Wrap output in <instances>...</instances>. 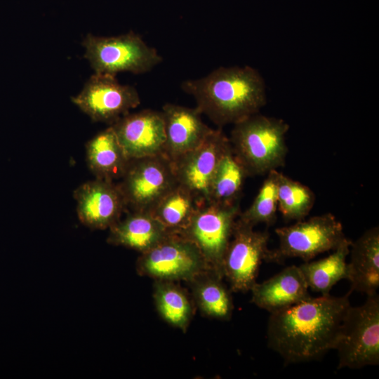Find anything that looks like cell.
I'll return each instance as SVG.
<instances>
[{
  "instance_id": "obj_21",
  "label": "cell",
  "mask_w": 379,
  "mask_h": 379,
  "mask_svg": "<svg viewBox=\"0 0 379 379\" xmlns=\"http://www.w3.org/2000/svg\"><path fill=\"white\" fill-rule=\"evenodd\" d=\"M152 295L160 317L171 326L186 332L196 309L191 294L176 281L154 280Z\"/></svg>"
},
{
  "instance_id": "obj_5",
  "label": "cell",
  "mask_w": 379,
  "mask_h": 379,
  "mask_svg": "<svg viewBox=\"0 0 379 379\" xmlns=\"http://www.w3.org/2000/svg\"><path fill=\"white\" fill-rule=\"evenodd\" d=\"M335 350L338 368L359 369L379 364V296H367L360 306H350Z\"/></svg>"
},
{
  "instance_id": "obj_1",
  "label": "cell",
  "mask_w": 379,
  "mask_h": 379,
  "mask_svg": "<svg viewBox=\"0 0 379 379\" xmlns=\"http://www.w3.org/2000/svg\"><path fill=\"white\" fill-rule=\"evenodd\" d=\"M350 294L310 297L270 313L267 331L269 347L286 363L315 360L335 350L351 305Z\"/></svg>"
},
{
  "instance_id": "obj_16",
  "label": "cell",
  "mask_w": 379,
  "mask_h": 379,
  "mask_svg": "<svg viewBox=\"0 0 379 379\" xmlns=\"http://www.w3.org/2000/svg\"><path fill=\"white\" fill-rule=\"evenodd\" d=\"M308 286L298 266L291 265L251 288V302L273 313L311 297Z\"/></svg>"
},
{
  "instance_id": "obj_7",
  "label": "cell",
  "mask_w": 379,
  "mask_h": 379,
  "mask_svg": "<svg viewBox=\"0 0 379 379\" xmlns=\"http://www.w3.org/2000/svg\"><path fill=\"white\" fill-rule=\"evenodd\" d=\"M240 212L239 202H203L198 206L187 225L178 233L194 244L208 267L222 278L223 257Z\"/></svg>"
},
{
  "instance_id": "obj_2",
  "label": "cell",
  "mask_w": 379,
  "mask_h": 379,
  "mask_svg": "<svg viewBox=\"0 0 379 379\" xmlns=\"http://www.w3.org/2000/svg\"><path fill=\"white\" fill-rule=\"evenodd\" d=\"M181 88L194 97L197 109L219 127L259 113L267 103L264 79L247 65L218 67L201 78L182 81Z\"/></svg>"
},
{
  "instance_id": "obj_22",
  "label": "cell",
  "mask_w": 379,
  "mask_h": 379,
  "mask_svg": "<svg viewBox=\"0 0 379 379\" xmlns=\"http://www.w3.org/2000/svg\"><path fill=\"white\" fill-rule=\"evenodd\" d=\"M352 241L346 238L327 257L316 261H307L298 266L309 288L321 295H328L335 284L341 279H347L346 259Z\"/></svg>"
},
{
  "instance_id": "obj_4",
  "label": "cell",
  "mask_w": 379,
  "mask_h": 379,
  "mask_svg": "<svg viewBox=\"0 0 379 379\" xmlns=\"http://www.w3.org/2000/svg\"><path fill=\"white\" fill-rule=\"evenodd\" d=\"M82 45L86 50L84 57L96 74H143L162 62L157 51L133 32L109 37L88 34Z\"/></svg>"
},
{
  "instance_id": "obj_13",
  "label": "cell",
  "mask_w": 379,
  "mask_h": 379,
  "mask_svg": "<svg viewBox=\"0 0 379 379\" xmlns=\"http://www.w3.org/2000/svg\"><path fill=\"white\" fill-rule=\"evenodd\" d=\"M79 221L91 230L109 229L127 211L123 194L114 181L95 178L74 190Z\"/></svg>"
},
{
  "instance_id": "obj_15",
  "label": "cell",
  "mask_w": 379,
  "mask_h": 379,
  "mask_svg": "<svg viewBox=\"0 0 379 379\" xmlns=\"http://www.w3.org/2000/svg\"><path fill=\"white\" fill-rule=\"evenodd\" d=\"M161 113L165 134L163 154L172 163L199 146L212 130L196 107L166 103Z\"/></svg>"
},
{
  "instance_id": "obj_20",
  "label": "cell",
  "mask_w": 379,
  "mask_h": 379,
  "mask_svg": "<svg viewBox=\"0 0 379 379\" xmlns=\"http://www.w3.org/2000/svg\"><path fill=\"white\" fill-rule=\"evenodd\" d=\"M223 279L208 270L190 281L191 295L196 308L205 317L222 321L231 319L234 304L231 290Z\"/></svg>"
},
{
  "instance_id": "obj_10",
  "label": "cell",
  "mask_w": 379,
  "mask_h": 379,
  "mask_svg": "<svg viewBox=\"0 0 379 379\" xmlns=\"http://www.w3.org/2000/svg\"><path fill=\"white\" fill-rule=\"evenodd\" d=\"M237 218L226 248L222 270L232 292L246 293L257 282L260 265L265 260L270 234Z\"/></svg>"
},
{
  "instance_id": "obj_26",
  "label": "cell",
  "mask_w": 379,
  "mask_h": 379,
  "mask_svg": "<svg viewBox=\"0 0 379 379\" xmlns=\"http://www.w3.org/2000/svg\"><path fill=\"white\" fill-rule=\"evenodd\" d=\"M278 173L277 170H273L267 173L251 206L240 212L237 218L240 221L252 227L260 223L267 226L274 223L278 211Z\"/></svg>"
},
{
  "instance_id": "obj_8",
  "label": "cell",
  "mask_w": 379,
  "mask_h": 379,
  "mask_svg": "<svg viewBox=\"0 0 379 379\" xmlns=\"http://www.w3.org/2000/svg\"><path fill=\"white\" fill-rule=\"evenodd\" d=\"M135 269L140 276L154 280L187 283L211 270L195 244L178 233L169 234L140 253Z\"/></svg>"
},
{
  "instance_id": "obj_18",
  "label": "cell",
  "mask_w": 379,
  "mask_h": 379,
  "mask_svg": "<svg viewBox=\"0 0 379 379\" xmlns=\"http://www.w3.org/2000/svg\"><path fill=\"white\" fill-rule=\"evenodd\" d=\"M109 244L144 253L162 241L168 231L149 211H130L109 229Z\"/></svg>"
},
{
  "instance_id": "obj_23",
  "label": "cell",
  "mask_w": 379,
  "mask_h": 379,
  "mask_svg": "<svg viewBox=\"0 0 379 379\" xmlns=\"http://www.w3.org/2000/svg\"><path fill=\"white\" fill-rule=\"evenodd\" d=\"M200 204L188 189L178 182L149 212L168 231L179 233L187 225Z\"/></svg>"
},
{
  "instance_id": "obj_12",
  "label": "cell",
  "mask_w": 379,
  "mask_h": 379,
  "mask_svg": "<svg viewBox=\"0 0 379 379\" xmlns=\"http://www.w3.org/2000/svg\"><path fill=\"white\" fill-rule=\"evenodd\" d=\"M230 147V139L223 131L212 129L199 146L173 163L178 182L188 189L199 203L208 201L212 178Z\"/></svg>"
},
{
  "instance_id": "obj_9",
  "label": "cell",
  "mask_w": 379,
  "mask_h": 379,
  "mask_svg": "<svg viewBox=\"0 0 379 379\" xmlns=\"http://www.w3.org/2000/svg\"><path fill=\"white\" fill-rule=\"evenodd\" d=\"M177 183L173 163L160 154L130 159L117 184L127 209L149 212Z\"/></svg>"
},
{
  "instance_id": "obj_14",
  "label": "cell",
  "mask_w": 379,
  "mask_h": 379,
  "mask_svg": "<svg viewBox=\"0 0 379 379\" xmlns=\"http://www.w3.org/2000/svg\"><path fill=\"white\" fill-rule=\"evenodd\" d=\"M110 126L129 159L163 154L165 134L161 112L144 109L128 113Z\"/></svg>"
},
{
  "instance_id": "obj_19",
  "label": "cell",
  "mask_w": 379,
  "mask_h": 379,
  "mask_svg": "<svg viewBox=\"0 0 379 379\" xmlns=\"http://www.w3.org/2000/svg\"><path fill=\"white\" fill-rule=\"evenodd\" d=\"M86 157L95 178L110 181L122 178L130 160L111 126L88 141Z\"/></svg>"
},
{
  "instance_id": "obj_17",
  "label": "cell",
  "mask_w": 379,
  "mask_h": 379,
  "mask_svg": "<svg viewBox=\"0 0 379 379\" xmlns=\"http://www.w3.org/2000/svg\"><path fill=\"white\" fill-rule=\"evenodd\" d=\"M347 279L352 291L372 295L379 288V228L371 227L352 242Z\"/></svg>"
},
{
  "instance_id": "obj_24",
  "label": "cell",
  "mask_w": 379,
  "mask_h": 379,
  "mask_svg": "<svg viewBox=\"0 0 379 379\" xmlns=\"http://www.w3.org/2000/svg\"><path fill=\"white\" fill-rule=\"evenodd\" d=\"M247 174L234 154L232 147L220 159L212 178L208 202L233 204L239 202Z\"/></svg>"
},
{
  "instance_id": "obj_25",
  "label": "cell",
  "mask_w": 379,
  "mask_h": 379,
  "mask_svg": "<svg viewBox=\"0 0 379 379\" xmlns=\"http://www.w3.org/2000/svg\"><path fill=\"white\" fill-rule=\"evenodd\" d=\"M278 211L286 220H301L308 215L315 203V194L307 186L279 172Z\"/></svg>"
},
{
  "instance_id": "obj_6",
  "label": "cell",
  "mask_w": 379,
  "mask_h": 379,
  "mask_svg": "<svg viewBox=\"0 0 379 379\" xmlns=\"http://www.w3.org/2000/svg\"><path fill=\"white\" fill-rule=\"evenodd\" d=\"M274 232L279 245L269 250L265 261L277 263L291 258L310 261L321 253L333 251L346 239L343 225L331 213L298 220Z\"/></svg>"
},
{
  "instance_id": "obj_11",
  "label": "cell",
  "mask_w": 379,
  "mask_h": 379,
  "mask_svg": "<svg viewBox=\"0 0 379 379\" xmlns=\"http://www.w3.org/2000/svg\"><path fill=\"white\" fill-rule=\"evenodd\" d=\"M72 102L93 121L110 125L140 104L136 88L119 83L115 76L95 73Z\"/></svg>"
},
{
  "instance_id": "obj_3",
  "label": "cell",
  "mask_w": 379,
  "mask_h": 379,
  "mask_svg": "<svg viewBox=\"0 0 379 379\" xmlns=\"http://www.w3.org/2000/svg\"><path fill=\"white\" fill-rule=\"evenodd\" d=\"M289 128L281 119L259 113L234 124L230 145L248 177L265 175L284 166Z\"/></svg>"
}]
</instances>
